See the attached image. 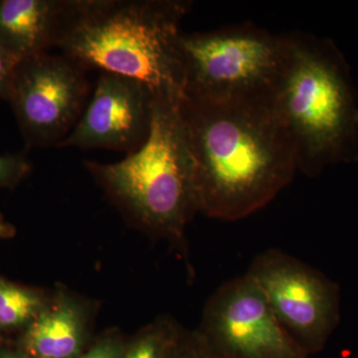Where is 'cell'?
Returning <instances> with one entry per match:
<instances>
[{"label":"cell","mask_w":358,"mask_h":358,"mask_svg":"<svg viewBox=\"0 0 358 358\" xmlns=\"http://www.w3.org/2000/svg\"><path fill=\"white\" fill-rule=\"evenodd\" d=\"M247 275L262 289L275 319L308 355L322 350L341 320V291L317 268L279 249L252 261Z\"/></svg>","instance_id":"cell-6"},{"label":"cell","mask_w":358,"mask_h":358,"mask_svg":"<svg viewBox=\"0 0 358 358\" xmlns=\"http://www.w3.org/2000/svg\"><path fill=\"white\" fill-rule=\"evenodd\" d=\"M192 2L73 0L57 48L87 70L140 81L154 96H182L179 38Z\"/></svg>","instance_id":"cell-2"},{"label":"cell","mask_w":358,"mask_h":358,"mask_svg":"<svg viewBox=\"0 0 358 358\" xmlns=\"http://www.w3.org/2000/svg\"><path fill=\"white\" fill-rule=\"evenodd\" d=\"M171 358H214L199 341L196 334H185L182 331L179 334L176 345L171 352Z\"/></svg>","instance_id":"cell-15"},{"label":"cell","mask_w":358,"mask_h":358,"mask_svg":"<svg viewBox=\"0 0 358 358\" xmlns=\"http://www.w3.org/2000/svg\"><path fill=\"white\" fill-rule=\"evenodd\" d=\"M9 232H10V227L4 223L3 221L0 220V237L7 236Z\"/></svg>","instance_id":"cell-18"},{"label":"cell","mask_w":358,"mask_h":358,"mask_svg":"<svg viewBox=\"0 0 358 358\" xmlns=\"http://www.w3.org/2000/svg\"><path fill=\"white\" fill-rule=\"evenodd\" d=\"M29 160L23 155H0V186L13 185L29 173Z\"/></svg>","instance_id":"cell-14"},{"label":"cell","mask_w":358,"mask_h":358,"mask_svg":"<svg viewBox=\"0 0 358 358\" xmlns=\"http://www.w3.org/2000/svg\"><path fill=\"white\" fill-rule=\"evenodd\" d=\"M180 331L174 320L160 317L138 334L124 358L169 357Z\"/></svg>","instance_id":"cell-13"},{"label":"cell","mask_w":358,"mask_h":358,"mask_svg":"<svg viewBox=\"0 0 358 358\" xmlns=\"http://www.w3.org/2000/svg\"><path fill=\"white\" fill-rule=\"evenodd\" d=\"M73 0H0V47L18 62L57 47Z\"/></svg>","instance_id":"cell-10"},{"label":"cell","mask_w":358,"mask_h":358,"mask_svg":"<svg viewBox=\"0 0 358 358\" xmlns=\"http://www.w3.org/2000/svg\"><path fill=\"white\" fill-rule=\"evenodd\" d=\"M0 358H22L17 355H9V353H0Z\"/></svg>","instance_id":"cell-19"},{"label":"cell","mask_w":358,"mask_h":358,"mask_svg":"<svg viewBox=\"0 0 358 358\" xmlns=\"http://www.w3.org/2000/svg\"><path fill=\"white\" fill-rule=\"evenodd\" d=\"M180 99L154 96L147 141L124 159L84 164L136 227L185 253L186 227L199 213V203Z\"/></svg>","instance_id":"cell-4"},{"label":"cell","mask_w":358,"mask_h":358,"mask_svg":"<svg viewBox=\"0 0 358 358\" xmlns=\"http://www.w3.org/2000/svg\"><path fill=\"white\" fill-rule=\"evenodd\" d=\"M48 301L41 292L0 279V329H26Z\"/></svg>","instance_id":"cell-12"},{"label":"cell","mask_w":358,"mask_h":358,"mask_svg":"<svg viewBox=\"0 0 358 358\" xmlns=\"http://www.w3.org/2000/svg\"><path fill=\"white\" fill-rule=\"evenodd\" d=\"M122 345L114 338H103L81 358H124Z\"/></svg>","instance_id":"cell-17"},{"label":"cell","mask_w":358,"mask_h":358,"mask_svg":"<svg viewBox=\"0 0 358 358\" xmlns=\"http://www.w3.org/2000/svg\"><path fill=\"white\" fill-rule=\"evenodd\" d=\"M18 63L0 47V100L8 101Z\"/></svg>","instance_id":"cell-16"},{"label":"cell","mask_w":358,"mask_h":358,"mask_svg":"<svg viewBox=\"0 0 358 358\" xmlns=\"http://www.w3.org/2000/svg\"><path fill=\"white\" fill-rule=\"evenodd\" d=\"M87 72L63 53L18 63L8 102L27 147L57 148L75 128L91 96Z\"/></svg>","instance_id":"cell-7"},{"label":"cell","mask_w":358,"mask_h":358,"mask_svg":"<svg viewBox=\"0 0 358 358\" xmlns=\"http://www.w3.org/2000/svg\"><path fill=\"white\" fill-rule=\"evenodd\" d=\"M152 103L154 94L141 82L101 72L79 122L57 148L131 154L150 134Z\"/></svg>","instance_id":"cell-9"},{"label":"cell","mask_w":358,"mask_h":358,"mask_svg":"<svg viewBox=\"0 0 358 358\" xmlns=\"http://www.w3.org/2000/svg\"><path fill=\"white\" fill-rule=\"evenodd\" d=\"M284 35L285 58L271 103L289 134L298 171L310 178L358 160V98L345 56L331 40Z\"/></svg>","instance_id":"cell-3"},{"label":"cell","mask_w":358,"mask_h":358,"mask_svg":"<svg viewBox=\"0 0 358 358\" xmlns=\"http://www.w3.org/2000/svg\"><path fill=\"white\" fill-rule=\"evenodd\" d=\"M89 326L87 303L62 289L26 327L25 350L34 358H76Z\"/></svg>","instance_id":"cell-11"},{"label":"cell","mask_w":358,"mask_h":358,"mask_svg":"<svg viewBox=\"0 0 358 358\" xmlns=\"http://www.w3.org/2000/svg\"><path fill=\"white\" fill-rule=\"evenodd\" d=\"M182 96L211 102L271 100L285 58L284 35L254 24L179 38Z\"/></svg>","instance_id":"cell-5"},{"label":"cell","mask_w":358,"mask_h":358,"mask_svg":"<svg viewBox=\"0 0 358 358\" xmlns=\"http://www.w3.org/2000/svg\"><path fill=\"white\" fill-rule=\"evenodd\" d=\"M199 212L237 221L260 210L293 181L291 138L271 100L211 102L181 96Z\"/></svg>","instance_id":"cell-1"},{"label":"cell","mask_w":358,"mask_h":358,"mask_svg":"<svg viewBox=\"0 0 358 358\" xmlns=\"http://www.w3.org/2000/svg\"><path fill=\"white\" fill-rule=\"evenodd\" d=\"M196 336L214 358H308L285 331L262 289L245 274L207 301Z\"/></svg>","instance_id":"cell-8"}]
</instances>
